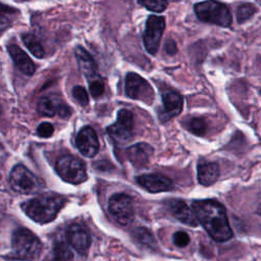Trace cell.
Returning <instances> with one entry per match:
<instances>
[{"label":"cell","instance_id":"cell-14","mask_svg":"<svg viewBox=\"0 0 261 261\" xmlns=\"http://www.w3.org/2000/svg\"><path fill=\"white\" fill-rule=\"evenodd\" d=\"M163 109L159 113V118L161 121H167L170 118L178 115L182 109V97L174 92L167 90L162 94Z\"/></svg>","mask_w":261,"mask_h":261},{"label":"cell","instance_id":"cell-15","mask_svg":"<svg viewBox=\"0 0 261 261\" xmlns=\"http://www.w3.org/2000/svg\"><path fill=\"white\" fill-rule=\"evenodd\" d=\"M170 213L180 222L190 226H197L199 220L193 208H190L184 201L178 199H172L167 202Z\"/></svg>","mask_w":261,"mask_h":261},{"label":"cell","instance_id":"cell-4","mask_svg":"<svg viewBox=\"0 0 261 261\" xmlns=\"http://www.w3.org/2000/svg\"><path fill=\"white\" fill-rule=\"evenodd\" d=\"M194 10L198 18L204 22L220 27H229L232 20L227 6L217 1L199 2L195 4Z\"/></svg>","mask_w":261,"mask_h":261},{"label":"cell","instance_id":"cell-3","mask_svg":"<svg viewBox=\"0 0 261 261\" xmlns=\"http://www.w3.org/2000/svg\"><path fill=\"white\" fill-rule=\"evenodd\" d=\"M13 255L20 260L31 261L36 259L42 251V243L30 229L17 228L11 239Z\"/></svg>","mask_w":261,"mask_h":261},{"label":"cell","instance_id":"cell-26","mask_svg":"<svg viewBox=\"0 0 261 261\" xmlns=\"http://www.w3.org/2000/svg\"><path fill=\"white\" fill-rule=\"evenodd\" d=\"M72 95L80 105L85 107L89 104V95L85 88H83L82 86H75L72 89Z\"/></svg>","mask_w":261,"mask_h":261},{"label":"cell","instance_id":"cell-32","mask_svg":"<svg viewBox=\"0 0 261 261\" xmlns=\"http://www.w3.org/2000/svg\"><path fill=\"white\" fill-rule=\"evenodd\" d=\"M165 49H166V52L169 54V55H172L176 52V46H175V43L172 41V40H168L166 42V45H165Z\"/></svg>","mask_w":261,"mask_h":261},{"label":"cell","instance_id":"cell-18","mask_svg":"<svg viewBox=\"0 0 261 261\" xmlns=\"http://www.w3.org/2000/svg\"><path fill=\"white\" fill-rule=\"evenodd\" d=\"M219 167L215 162L202 161L197 166L198 180L202 186L208 187L213 185L219 177Z\"/></svg>","mask_w":261,"mask_h":261},{"label":"cell","instance_id":"cell-25","mask_svg":"<svg viewBox=\"0 0 261 261\" xmlns=\"http://www.w3.org/2000/svg\"><path fill=\"white\" fill-rule=\"evenodd\" d=\"M188 127L193 134L197 136H204L207 130V123L203 118L194 117L189 121Z\"/></svg>","mask_w":261,"mask_h":261},{"label":"cell","instance_id":"cell-7","mask_svg":"<svg viewBox=\"0 0 261 261\" xmlns=\"http://www.w3.org/2000/svg\"><path fill=\"white\" fill-rule=\"evenodd\" d=\"M134 114L127 109H120L116 121L106 127L108 136L116 145H125L133 138Z\"/></svg>","mask_w":261,"mask_h":261},{"label":"cell","instance_id":"cell-27","mask_svg":"<svg viewBox=\"0 0 261 261\" xmlns=\"http://www.w3.org/2000/svg\"><path fill=\"white\" fill-rule=\"evenodd\" d=\"M139 4L145 6L147 9H149L151 11L161 12L167 7L168 2H166V1H139Z\"/></svg>","mask_w":261,"mask_h":261},{"label":"cell","instance_id":"cell-28","mask_svg":"<svg viewBox=\"0 0 261 261\" xmlns=\"http://www.w3.org/2000/svg\"><path fill=\"white\" fill-rule=\"evenodd\" d=\"M90 93L94 98L100 97L104 93V83L100 79H95L89 82Z\"/></svg>","mask_w":261,"mask_h":261},{"label":"cell","instance_id":"cell-22","mask_svg":"<svg viewBox=\"0 0 261 261\" xmlns=\"http://www.w3.org/2000/svg\"><path fill=\"white\" fill-rule=\"evenodd\" d=\"M134 237L135 239L143 246L147 248L154 249L156 247V242L151 233V231L145 227H138L134 230Z\"/></svg>","mask_w":261,"mask_h":261},{"label":"cell","instance_id":"cell-8","mask_svg":"<svg viewBox=\"0 0 261 261\" xmlns=\"http://www.w3.org/2000/svg\"><path fill=\"white\" fill-rule=\"evenodd\" d=\"M108 210L121 225H128L134 220L135 210L133 199L123 193L112 195L108 201Z\"/></svg>","mask_w":261,"mask_h":261},{"label":"cell","instance_id":"cell-20","mask_svg":"<svg viewBox=\"0 0 261 261\" xmlns=\"http://www.w3.org/2000/svg\"><path fill=\"white\" fill-rule=\"evenodd\" d=\"M47 261H73V255L64 241L54 242L52 252L48 255Z\"/></svg>","mask_w":261,"mask_h":261},{"label":"cell","instance_id":"cell-5","mask_svg":"<svg viewBox=\"0 0 261 261\" xmlns=\"http://www.w3.org/2000/svg\"><path fill=\"white\" fill-rule=\"evenodd\" d=\"M9 186L15 193L29 195L42 189V181L21 164L13 166L8 177Z\"/></svg>","mask_w":261,"mask_h":261},{"label":"cell","instance_id":"cell-10","mask_svg":"<svg viewBox=\"0 0 261 261\" xmlns=\"http://www.w3.org/2000/svg\"><path fill=\"white\" fill-rule=\"evenodd\" d=\"M164 29V17L157 15H149L143 34V41L147 52L151 55H155L157 53Z\"/></svg>","mask_w":261,"mask_h":261},{"label":"cell","instance_id":"cell-11","mask_svg":"<svg viewBox=\"0 0 261 261\" xmlns=\"http://www.w3.org/2000/svg\"><path fill=\"white\" fill-rule=\"evenodd\" d=\"M75 146L86 157H94L99 150V141L94 128L90 125L84 126L75 138Z\"/></svg>","mask_w":261,"mask_h":261},{"label":"cell","instance_id":"cell-23","mask_svg":"<svg viewBox=\"0 0 261 261\" xmlns=\"http://www.w3.org/2000/svg\"><path fill=\"white\" fill-rule=\"evenodd\" d=\"M58 102L54 101L49 97H43L39 100L38 103V111L45 116H53L57 114Z\"/></svg>","mask_w":261,"mask_h":261},{"label":"cell","instance_id":"cell-33","mask_svg":"<svg viewBox=\"0 0 261 261\" xmlns=\"http://www.w3.org/2000/svg\"><path fill=\"white\" fill-rule=\"evenodd\" d=\"M256 214L258 216V218L261 220V201L258 203L257 205V209H256Z\"/></svg>","mask_w":261,"mask_h":261},{"label":"cell","instance_id":"cell-31","mask_svg":"<svg viewBox=\"0 0 261 261\" xmlns=\"http://www.w3.org/2000/svg\"><path fill=\"white\" fill-rule=\"evenodd\" d=\"M57 115L61 118H68L71 115V109L68 105L59 103L57 107Z\"/></svg>","mask_w":261,"mask_h":261},{"label":"cell","instance_id":"cell-21","mask_svg":"<svg viewBox=\"0 0 261 261\" xmlns=\"http://www.w3.org/2000/svg\"><path fill=\"white\" fill-rule=\"evenodd\" d=\"M22 42L35 57H37V58L44 57V55H45L44 48L34 35H32V34L23 35Z\"/></svg>","mask_w":261,"mask_h":261},{"label":"cell","instance_id":"cell-12","mask_svg":"<svg viewBox=\"0 0 261 261\" xmlns=\"http://www.w3.org/2000/svg\"><path fill=\"white\" fill-rule=\"evenodd\" d=\"M138 184L150 193L169 192L174 189L172 180L159 173L142 174L137 177Z\"/></svg>","mask_w":261,"mask_h":261},{"label":"cell","instance_id":"cell-24","mask_svg":"<svg viewBox=\"0 0 261 261\" xmlns=\"http://www.w3.org/2000/svg\"><path fill=\"white\" fill-rule=\"evenodd\" d=\"M256 12V7L251 3H243L241 4L236 11L237 20L239 23H243L251 18Z\"/></svg>","mask_w":261,"mask_h":261},{"label":"cell","instance_id":"cell-16","mask_svg":"<svg viewBox=\"0 0 261 261\" xmlns=\"http://www.w3.org/2000/svg\"><path fill=\"white\" fill-rule=\"evenodd\" d=\"M153 152L154 150L150 145L139 143L128 147L125 151V155L136 168H143L148 165Z\"/></svg>","mask_w":261,"mask_h":261},{"label":"cell","instance_id":"cell-29","mask_svg":"<svg viewBox=\"0 0 261 261\" xmlns=\"http://www.w3.org/2000/svg\"><path fill=\"white\" fill-rule=\"evenodd\" d=\"M173 243L175 246L179 247V248H184L186 246H188V244L190 243V237L187 232L185 231H176L173 237H172Z\"/></svg>","mask_w":261,"mask_h":261},{"label":"cell","instance_id":"cell-2","mask_svg":"<svg viewBox=\"0 0 261 261\" xmlns=\"http://www.w3.org/2000/svg\"><path fill=\"white\" fill-rule=\"evenodd\" d=\"M65 204V198L55 193H45L22 203L24 213L34 221L44 224L55 219Z\"/></svg>","mask_w":261,"mask_h":261},{"label":"cell","instance_id":"cell-19","mask_svg":"<svg viewBox=\"0 0 261 261\" xmlns=\"http://www.w3.org/2000/svg\"><path fill=\"white\" fill-rule=\"evenodd\" d=\"M74 54L80 65L81 71L90 81H93L97 76V65L93 57L81 46H77L74 50Z\"/></svg>","mask_w":261,"mask_h":261},{"label":"cell","instance_id":"cell-1","mask_svg":"<svg viewBox=\"0 0 261 261\" xmlns=\"http://www.w3.org/2000/svg\"><path fill=\"white\" fill-rule=\"evenodd\" d=\"M199 222L216 242H225L232 237L226 211L217 201L207 199L194 201L192 204Z\"/></svg>","mask_w":261,"mask_h":261},{"label":"cell","instance_id":"cell-17","mask_svg":"<svg viewBox=\"0 0 261 261\" xmlns=\"http://www.w3.org/2000/svg\"><path fill=\"white\" fill-rule=\"evenodd\" d=\"M7 51L14 62L17 69L25 74V75H32L36 70V65L33 62V60L28 56V54L20 49L17 45L10 44L7 47Z\"/></svg>","mask_w":261,"mask_h":261},{"label":"cell","instance_id":"cell-6","mask_svg":"<svg viewBox=\"0 0 261 261\" xmlns=\"http://www.w3.org/2000/svg\"><path fill=\"white\" fill-rule=\"evenodd\" d=\"M56 170L64 181L72 185L82 184L88 177L85 163L71 155L60 156L56 161Z\"/></svg>","mask_w":261,"mask_h":261},{"label":"cell","instance_id":"cell-9","mask_svg":"<svg viewBox=\"0 0 261 261\" xmlns=\"http://www.w3.org/2000/svg\"><path fill=\"white\" fill-rule=\"evenodd\" d=\"M124 90L127 97L141 100L147 104H152L154 92L150 84L135 72H128L125 76Z\"/></svg>","mask_w":261,"mask_h":261},{"label":"cell","instance_id":"cell-13","mask_svg":"<svg viewBox=\"0 0 261 261\" xmlns=\"http://www.w3.org/2000/svg\"><path fill=\"white\" fill-rule=\"evenodd\" d=\"M66 238L69 244L80 254H86L91 245V237L88 229L82 224L73 223L66 231Z\"/></svg>","mask_w":261,"mask_h":261},{"label":"cell","instance_id":"cell-30","mask_svg":"<svg viewBox=\"0 0 261 261\" xmlns=\"http://www.w3.org/2000/svg\"><path fill=\"white\" fill-rule=\"evenodd\" d=\"M54 132V127L50 122H42L41 124H39L38 128H37V134L42 137V138H49L53 135Z\"/></svg>","mask_w":261,"mask_h":261}]
</instances>
